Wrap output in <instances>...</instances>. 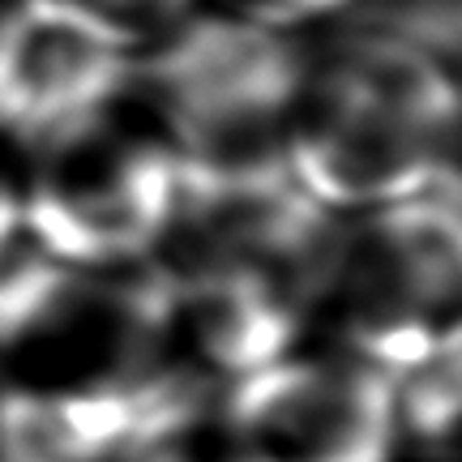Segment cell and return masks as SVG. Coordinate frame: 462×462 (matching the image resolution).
I'll use <instances>...</instances> for the list:
<instances>
[{"label":"cell","mask_w":462,"mask_h":462,"mask_svg":"<svg viewBox=\"0 0 462 462\" xmlns=\"http://www.w3.org/2000/svg\"><path fill=\"white\" fill-rule=\"evenodd\" d=\"M296 34L236 14H189L159 48L137 56V78L184 167H248L282 159L287 125L309 86Z\"/></svg>","instance_id":"obj_1"},{"label":"cell","mask_w":462,"mask_h":462,"mask_svg":"<svg viewBox=\"0 0 462 462\" xmlns=\"http://www.w3.org/2000/svg\"><path fill=\"white\" fill-rule=\"evenodd\" d=\"M184 163L159 133L116 129L112 116L26 171V236L82 274L142 265L171 245Z\"/></svg>","instance_id":"obj_2"},{"label":"cell","mask_w":462,"mask_h":462,"mask_svg":"<svg viewBox=\"0 0 462 462\" xmlns=\"http://www.w3.org/2000/svg\"><path fill=\"white\" fill-rule=\"evenodd\" d=\"M394 385L360 351L296 346L223 390L218 462H394Z\"/></svg>","instance_id":"obj_3"},{"label":"cell","mask_w":462,"mask_h":462,"mask_svg":"<svg viewBox=\"0 0 462 462\" xmlns=\"http://www.w3.org/2000/svg\"><path fill=\"white\" fill-rule=\"evenodd\" d=\"M142 48L82 0H0V146L43 150L103 125Z\"/></svg>","instance_id":"obj_4"},{"label":"cell","mask_w":462,"mask_h":462,"mask_svg":"<svg viewBox=\"0 0 462 462\" xmlns=\"http://www.w3.org/2000/svg\"><path fill=\"white\" fill-rule=\"evenodd\" d=\"M129 330L150 373L223 390L296 346V296L262 274L210 262L167 265L129 296Z\"/></svg>","instance_id":"obj_5"},{"label":"cell","mask_w":462,"mask_h":462,"mask_svg":"<svg viewBox=\"0 0 462 462\" xmlns=\"http://www.w3.org/2000/svg\"><path fill=\"white\" fill-rule=\"evenodd\" d=\"M82 5L120 26L142 48V34H167L176 22L193 14L198 0H82Z\"/></svg>","instance_id":"obj_6"},{"label":"cell","mask_w":462,"mask_h":462,"mask_svg":"<svg viewBox=\"0 0 462 462\" xmlns=\"http://www.w3.org/2000/svg\"><path fill=\"white\" fill-rule=\"evenodd\" d=\"M0 146V257H9L26 236V171H17Z\"/></svg>","instance_id":"obj_7"}]
</instances>
